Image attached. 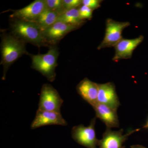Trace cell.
Wrapping results in <instances>:
<instances>
[{
    "label": "cell",
    "mask_w": 148,
    "mask_h": 148,
    "mask_svg": "<svg viewBox=\"0 0 148 148\" xmlns=\"http://www.w3.org/2000/svg\"><path fill=\"white\" fill-rule=\"evenodd\" d=\"M25 44L11 33L3 35L1 45V65L3 68V80L5 79L7 72L14 63L24 54L29 55Z\"/></svg>",
    "instance_id": "cell-1"
},
{
    "label": "cell",
    "mask_w": 148,
    "mask_h": 148,
    "mask_svg": "<svg viewBox=\"0 0 148 148\" xmlns=\"http://www.w3.org/2000/svg\"><path fill=\"white\" fill-rule=\"evenodd\" d=\"M11 34L25 43H29L40 47L47 44L42 31L36 22L19 19H12Z\"/></svg>",
    "instance_id": "cell-2"
},
{
    "label": "cell",
    "mask_w": 148,
    "mask_h": 148,
    "mask_svg": "<svg viewBox=\"0 0 148 148\" xmlns=\"http://www.w3.org/2000/svg\"><path fill=\"white\" fill-rule=\"evenodd\" d=\"M32 59V69L39 72L50 82L55 79L56 68L59 55L58 49L55 45H51L45 54L29 55Z\"/></svg>",
    "instance_id": "cell-3"
},
{
    "label": "cell",
    "mask_w": 148,
    "mask_h": 148,
    "mask_svg": "<svg viewBox=\"0 0 148 148\" xmlns=\"http://www.w3.org/2000/svg\"><path fill=\"white\" fill-rule=\"evenodd\" d=\"M38 110L61 113L64 101L58 91L51 85L45 84L41 90Z\"/></svg>",
    "instance_id": "cell-4"
},
{
    "label": "cell",
    "mask_w": 148,
    "mask_h": 148,
    "mask_svg": "<svg viewBox=\"0 0 148 148\" xmlns=\"http://www.w3.org/2000/svg\"><path fill=\"white\" fill-rule=\"evenodd\" d=\"M130 25L128 21L119 22L112 18H108L106 21L105 36L97 49H101L105 48L114 47L123 38L122 36L123 30Z\"/></svg>",
    "instance_id": "cell-5"
},
{
    "label": "cell",
    "mask_w": 148,
    "mask_h": 148,
    "mask_svg": "<svg viewBox=\"0 0 148 148\" xmlns=\"http://www.w3.org/2000/svg\"><path fill=\"white\" fill-rule=\"evenodd\" d=\"M96 117L91 120L88 126L81 124L74 126L72 130V138L78 143L87 148H98L99 140L95 134Z\"/></svg>",
    "instance_id": "cell-6"
},
{
    "label": "cell",
    "mask_w": 148,
    "mask_h": 148,
    "mask_svg": "<svg viewBox=\"0 0 148 148\" xmlns=\"http://www.w3.org/2000/svg\"><path fill=\"white\" fill-rule=\"evenodd\" d=\"M79 28L80 27L58 21L51 27L43 30V35L48 45H55L66 35Z\"/></svg>",
    "instance_id": "cell-7"
},
{
    "label": "cell",
    "mask_w": 148,
    "mask_h": 148,
    "mask_svg": "<svg viewBox=\"0 0 148 148\" xmlns=\"http://www.w3.org/2000/svg\"><path fill=\"white\" fill-rule=\"evenodd\" d=\"M139 130L140 129L131 130L123 134L122 129L114 131L107 127L103 138L99 140L98 148H123V144L130 135Z\"/></svg>",
    "instance_id": "cell-8"
},
{
    "label": "cell",
    "mask_w": 148,
    "mask_h": 148,
    "mask_svg": "<svg viewBox=\"0 0 148 148\" xmlns=\"http://www.w3.org/2000/svg\"><path fill=\"white\" fill-rule=\"evenodd\" d=\"M46 9L45 0H36L24 8L14 10L10 18L35 22Z\"/></svg>",
    "instance_id": "cell-9"
},
{
    "label": "cell",
    "mask_w": 148,
    "mask_h": 148,
    "mask_svg": "<svg viewBox=\"0 0 148 148\" xmlns=\"http://www.w3.org/2000/svg\"><path fill=\"white\" fill-rule=\"evenodd\" d=\"M67 125V122L60 113L38 110L31 127L32 129H35L45 125L66 126Z\"/></svg>",
    "instance_id": "cell-10"
},
{
    "label": "cell",
    "mask_w": 148,
    "mask_h": 148,
    "mask_svg": "<svg viewBox=\"0 0 148 148\" xmlns=\"http://www.w3.org/2000/svg\"><path fill=\"white\" fill-rule=\"evenodd\" d=\"M98 103L117 110L120 103L114 84L112 82L98 84Z\"/></svg>",
    "instance_id": "cell-11"
},
{
    "label": "cell",
    "mask_w": 148,
    "mask_h": 148,
    "mask_svg": "<svg viewBox=\"0 0 148 148\" xmlns=\"http://www.w3.org/2000/svg\"><path fill=\"white\" fill-rule=\"evenodd\" d=\"M144 39L143 36L131 39L122 38L115 46V50L113 61H118L122 59H127L131 58L132 53Z\"/></svg>",
    "instance_id": "cell-12"
},
{
    "label": "cell",
    "mask_w": 148,
    "mask_h": 148,
    "mask_svg": "<svg viewBox=\"0 0 148 148\" xmlns=\"http://www.w3.org/2000/svg\"><path fill=\"white\" fill-rule=\"evenodd\" d=\"M92 107L95 111L96 117L102 121L107 127L111 128L119 127V120L116 110L98 103Z\"/></svg>",
    "instance_id": "cell-13"
},
{
    "label": "cell",
    "mask_w": 148,
    "mask_h": 148,
    "mask_svg": "<svg viewBox=\"0 0 148 148\" xmlns=\"http://www.w3.org/2000/svg\"><path fill=\"white\" fill-rule=\"evenodd\" d=\"M76 88L78 93L91 106L98 103V84L85 78L80 82Z\"/></svg>",
    "instance_id": "cell-14"
},
{
    "label": "cell",
    "mask_w": 148,
    "mask_h": 148,
    "mask_svg": "<svg viewBox=\"0 0 148 148\" xmlns=\"http://www.w3.org/2000/svg\"><path fill=\"white\" fill-rule=\"evenodd\" d=\"M78 8L65 11L59 15L58 21H62L66 24L81 27L86 21L82 20Z\"/></svg>",
    "instance_id": "cell-15"
},
{
    "label": "cell",
    "mask_w": 148,
    "mask_h": 148,
    "mask_svg": "<svg viewBox=\"0 0 148 148\" xmlns=\"http://www.w3.org/2000/svg\"><path fill=\"white\" fill-rule=\"evenodd\" d=\"M59 15L60 14L58 12L46 9L40 14L35 22L43 31L58 21Z\"/></svg>",
    "instance_id": "cell-16"
},
{
    "label": "cell",
    "mask_w": 148,
    "mask_h": 148,
    "mask_svg": "<svg viewBox=\"0 0 148 148\" xmlns=\"http://www.w3.org/2000/svg\"><path fill=\"white\" fill-rule=\"evenodd\" d=\"M46 9L61 14L65 11L63 0H45Z\"/></svg>",
    "instance_id": "cell-17"
},
{
    "label": "cell",
    "mask_w": 148,
    "mask_h": 148,
    "mask_svg": "<svg viewBox=\"0 0 148 148\" xmlns=\"http://www.w3.org/2000/svg\"><path fill=\"white\" fill-rule=\"evenodd\" d=\"M80 16L82 20L86 21V19L90 20L92 18V12L91 9L84 5H82L79 8Z\"/></svg>",
    "instance_id": "cell-18"
},
{
    "label": "cell",
    "mask_w": 148,
    "mask_h": 148,
    "mask_svg": "<svg viewBox=\"0 0 148 148\" xmlns=\"http://www.w3.org/2000/svg\"><path fill=\"white\" fill-rule=\"evenodd\" d=\"M65 10L78 8L82 5V0H63Z\"/></svg>",
    "instance_id": "cell-19"
},
{
    "label": "cell",
    "mask_w": 148,
    "mask_h": 148,
    "mask_svg": "<svg viewBox=\"0 0 148 148\" xmlns=\"http://www.w3.org/2000/svg\"><path fill=\"white\" fill-rule=\"evenodd\" d=\"M101 0H82V5L88 7L92 10L98 9L101 6Z\"/></svg>",
    "instance_id": "cell-20"
},
{
    "label": "cell",
    "mask_w": 148,
    "mask_h": 148,
    "mask_svg": "<svg viewBox=\"0 0 148 148\" xmlns=\"http://www.w3.org/2000/svg\"><path fill=\"white\" fill-rule=\"evenodd\" d=\"M130 148H146L143 146L140 145H135L131 146Z\"/></svg>",
    "instance_id": "cell-21"
},
{
    "label": "cell",
    "mask_w": 148,
    "mask_h": 148,
    "mask_svg": "<svg viewBox=\"0 0 148 148\" xmlns=\"http://www.w3.org/2000/svg\"><path fill=\"white\" fill-rule=\"evenodd\" d=\"M143 128L148 129V119L147 121V122H146V123H145V125L143 126Z\"/></svg>",
    "instance_id": "cell-22"
}]
</instances>
